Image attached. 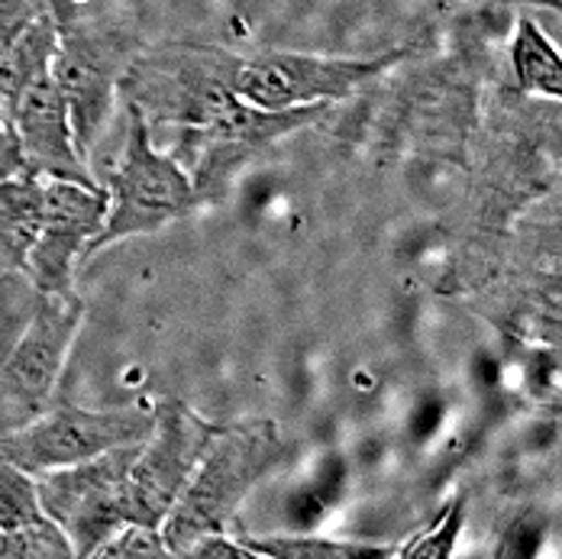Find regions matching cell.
I'll use <instances>...</instances> for the list:
<instances>
[{
  "label": "cell",
  "mask_w": 562,
  "mask_h": 559,
  "mask_svg": "<svg viewBox=\"0 0 562 559\" xmlns=\"http://www.w3.org/2000/svg\"><path fill=\"white\" fill-rule=\"evenodd\" d=\"M58 49V16L46 10L36 16L7 49H0V116L10 123L16 98L49 75V65Z\"/></svg>",
  "instance_id": "13"
},
{
  "label": "cell",
  "mask_w": 562,
  "mask_h": 559,
  "mask_svg": "<svg viewBox=\"0 0 562 559\" xmlns=\"http://www.w3.org/2000/svg\"><path fill=\"white\" fill-rule=\"evenodd\" d=\"M23 168V156H20V143H16V133L13 126L0 116V178L13 175Z\"/></svg>",
  "instance_id": "22"
},
{
  "label": "cell",
  "mask_w": 562,
  "mask_h": 559,
  "mask_svg": "<svg viewBox=\"0 0 562 559\" xmlns=\"http://www.w3.org/2000/svg\"><path fill=\"white\" fill-rule=\"evenodd\" d=\"M217 431L221 424L178 398L156 407V424L126 472V517L133 524L162 527Z\"/></svg>",
  "instance_id": "8"
},
{
  "label": "cell",
  "mask_w": 562,
  "mask_h": 559,
  "mask_svg": "<svg viewBox=\"0 0 562 559\" xmlns=\"http://www.w3.org/2000/svg\"><path fill=\"white\" fill-rule=\"evenodd\" d=\"M447 524H437V534H424L420 540L401 547V554H411V557H447L452 554V544H456V534H459V524H462V499H456L447 504Z\"/></svg>",
  "instance_id": "19"
},
{
  "label": "cell",
  "mask_w": 562,
  "mask_h": 559,
  "mask_svg": "<svg viewBox=\"0 0 562 559\" xmlns=\"http://www.w3.org/2000/svg\"><path fill=\"white\" fill-rule=\"evenodd\" d=\"M288 456L279 424L239 421L221 424L188 489L175 502L159 534L169 557H184L201 537L229 534L239 504Z\"/></svg>",
  "instance_id": "1"
},
{
  "label": "cell",
  "mask_w": 562,
  "mask_h": 559,
  "mask_svg": "<svg viewBox=\"0 0 562 559\" xmlns=\"http://www.w3.org/2000/svg\"><path fill=\"white\" fill-rule=\"evenodd\" d=\"M229 58L233 53L204 43H166L136 53L123 68L120 101L146 120L153 136L166 130L175 143L211 126L236 98Z\"/></svg>",
  "instance_id": "2"
},
{
  "label": "cell",
  "mask_w": 562,
  "mask_h": 559,
  "mask_svg": "<svg viewBox=\"0 0 562 559\" xmlns=\"http://www.w3.org/2000/svg\"><path fill=\"white\" fill-rule=\"evenodd\" d=\"M108 217V191L46 178L43 224L26 256L23 276L36 294H75V269L88 262V246Z\"/></svg>",
  "instance_id": "10"
},
{
  "label": "cell",
  "mask_w": 562,
  "mask_h": 559,
  "mask_svg": "<svg viewBox=\"0 0 562 559\" xmlns=\"http://www.w3.org/2000/svg\"><path fill=\"white\" fill-rule=\"evenodd\" d=\"M236 540L256 559H375L397 554L379 544L334 540L317 534H236Z\"/></svg>",
  "instance_id": "15"
},
{
  "label": "cell",
  "mask_w": 562,
  "mask_h": 559,
  "mask_svg": "<svg viewBox=\"0 0 562 559\" xmlns=\"http://www.w3.org/2000/svg\"><path fill=\"white\" fill-rule=\"evenodd\" d=\"M136 56L116 33H98L88 26H65L58 20V49L49 65V78L68 108L78 153L91 166V153L111 126L120 101V78Z\"/></svg>",
  "instance_id": "9"
},
{
  "label": "cell",
  "mask_w": 562,
  "mask_h": 559,
  "mask_svg": "<svg viewBox=\"0 0 562 559\" xmlns=\"http://www.w3.org/2000/svg\"><path fill=\"white\" fill-rule=\"evenodd\" d=\"M98 557L108 559H143V557H169L166 540L159 527L149 524H123L111 540L98 550Z\"/></svg>",
  "instance_id": "18"
},
{
  "label": "cell",
  "mask_w": 562,
  "mask_h": 559,
  "mask_svg": "<svg viewBox=\"0 0 562 559\" xmlns=\"http://www.w3.org/2000/svg\"><path fill=\"white\" fill-rule=\"evenodd\" d=\"M510 68L527 94L562 104V49L533 16L517 20L510 36Z\"/></svg>",
  "instance_id": "14"
},
{
  "label": "cell",
  "mask_w": 562,
  "mask_h": 559,
  "mask_svg": "<svg viewBox=\"0 0 562 559\" xmlns=\"http://www.w3.org/2000/svg\"><path fill=\"white\" fill-rule=\"evenodd\" d=\"M156 424V411L126 404V407H78L58 404L46 407L30 424L0 434V459L20 466L30 476L88 462L101 452L143 444Z\"/></svg>",
  "instance_id": "5"
},
{
  "label": "cell",
  "mask_w": 562,
  "mask_h": 559,
  "mask_svg": "<svg viewBox=\"0 0 562 559\" xmlns=\"http://www.w3.org/2000/svg\"><path fill=\"white\" fill-rule=\"evenodd\" d=\"M10 126L16 133L26 171H36L40 178H61L98 188L88 159L78 153L68 108L49 75L16 98L10 111Z\"/></svg>",
  "instance_id": "11"
},
{
  "label": "cell",
  "mask_w": 562,
  "mask_h": 559,
  "mask_svg": "<svg viewBox=\"0 0 562 559\" xmlns=\"http://www.w3.org/2000/svg\"><path fill=\"white\" fill-rule=\"evenodd\" d=\"M40 514L43 507H40V492H36V476L0 459V534Z\"/></svg>",
  "instance_id": "17"
},
{
  "label": "cell",
  "mask_w": 562,
  "mask_h": 559,
  "mask_svg": "<svg viewBox=\"0 0 562 559\" xmlns=\"http://www.w3.org/2000/svg\"><path fill=\"white\" fill-rule=\"evenodd\" d=\"M184 557L191 559H221V557H229V559H256L236 537H229V534H207V537H201Z\"/></svg>",
  "instance_id": "21"
},
{
  "label": "cell",
  "mask_w": 562,
  "mask_h": 559,
  "mask_svg": "<svg viewBox=\"0 0 562 559\" xmlns=\"http://www.w3.org/2000/svg\"><path fill=\"white\" fill-rule=\"evenodd\" d=\"M71 544L53 517L40 514L0 534V559H71Z\"/></svg>",
  "instance_id": "16"
},
{
  "label": "cell",
  "mask_w": 562,
  "mask_h": 559,
  "mask_svg": "<svg viewBox=\"0 0 562 559\" xmlns=\"http://www.w3.org/2000/svg\"><path fill=\"white\" fill-rule=\"evenodd\" d=\"M46 178L36 171H13L0 178V276H23L26 256L43 224Z\"/></svg>",
  "instance_id": "12"
},
{
  "label": "cell",
  "mask_w": 562,
  "mask_h": 559,
  "mask_svg": "<svg viewBox=\"0 0 562 559\" xmlns=\"http://www.w3.org/2000/svg\"><path fill=\"white\" fill-rule=\"evenodd\" d=\"M46 10H53L49 0H0V49H7Z\"/></svg>",
  "instance_id": "20"
},
{
  "label": "cell",
  "mask_w": 562,
  "mask_h": 559,
  "mask_svg": "<svg viewBox=\"0 0 562 559\" xmlns=\"http://www.w3.org/2000/svg\"><path fill=\"white\" fill-rule=\"evenodd\" d=\"M126 136L120 159L108 178V217L88 246V259L113 243L159 233L175 221L191 217L204 208L184 166L153 143L146 120L126 108Z\"/></svg>",
  "instance_id": "3"
},
{
  "label": "cell",
  "mask_w": 562,
  "mask_h": 559,
  "mask_svg": "<svg viewBox=\"0 0 562 559\" xmlns=\"http://www.w3.org/2000/svg\"><path fill=\"white\" fill-rule=\"evenodd\" d=\"M404 58V49H392L375 58L311 56L269 49L259 56L229 58V88L246 104L266 111L334 104L349 98L356 88L369 85Z\"/></svg>",
  "instance_id": "4"
},
{
  "label": "cell",
  "mask_w": 562,
  "mask_h": 559,
  "mask_svg": "<svg viewBox=\"0 0 562 559\" xmlns=\"http://www.w3.org/2000/svg\"><path fill=\"white\" fill-rule=\"evenodd\" d=\"M136 447L101 452L88 462L61 466L36 476L40 507L68 537L75 559L98 557L113 534L130 524L126 517V472Z\"/></svg>",
  "instance_id": "7"
},
{
  "label": "cell",
  "mask_w": 562,
  "mask_h": 559,
  "mask_svg": "<svg viewBox=\"0 0 562 559\" xmlns=\"http://www.w3.org/2000/svg\"><path fill=\"white\" fill-rule=\"evenodd\" d=\"M81 321L78 294H40L30 324L0 359V434L30 424L53 404Z\"/></svg>",
  "instance_id": "6"
}]
</instances>
